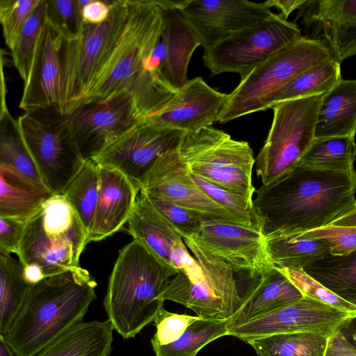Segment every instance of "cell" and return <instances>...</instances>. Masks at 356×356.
<instances>
[{"mask_svg": "<svg viewBox=\"0 0 356 356\" xmlns=\"http://www.w3.org/2000/svg\"><path fill=\"white\" fill-rule=\"evenodd\" d=\"M129 233L145 245L165 266L191 280L202 276V270L192 257L183 238L167 219L140 191L127 221Z\"/></svg>", "mask_w": 356, "mask_h": 356, "instance_id": "d6986e66", "label": "cell"}, {"mask_svg": "<svg viewBox=\"0 0 356 356\" xmlns=\"http://www.w3.org/2000/svg\"><path fill=\"white\" fill-rule=\"evenodd\" d=\"M111 1L91 0L83 7L81 15L83 23L99 24L104 22L109 16Z\"/></svg>", "mask_w": 356, "mask_h": 356, "instance_id": "c3c4849f", "label": "cell"}, {"mask_svg": "<svg viewBox=\"0 0 356 356\" xmlns=\"http://www.w3.org/2000/svg\"><path fill=\"white\" fill-rule=\"evenodd\" d=\"M99 172V165L94 159L86 161L63 193L81 220L88 237L98 199Z\"/></svg>", "mask_w": 356, "mask_h": 356, "instance_id": "d590c367", "label": "cell"}, {"mask_svg": "<svg viewBox=\"0 0 356 356\" xmlns=\"http://www.w3.org/2000/svg\"><path fill=\"white\" fill-rule=\"evenodd\" d=\"M298 17L309 38L321 42L340 63L356 55V0L305 1Z\"/></svg>", "mask_w": 356, "mask_h": 356, "instance_id": "44dd1931", "label": "cell"}, {"mask_svg": "<svg viewBox=\"0 0 356 356\" xmlns=\"http://www.w3.org/2000/svg\"><path fill=\"white\" fill-rule=\"evenodd\" d=\"M0 356H16L1 335H0Z\"/></svg>", "mask_w": 356, "mask_h": 356, "instance_id": "816d5d0a", "label": "cell"}, {"mask_svg": "<svg viewBox=\"0 0 356 356\" xmlns=\"http://www.w3.org/2000/svg\"><path fill=\"white\" fill-rule=\"evenodd\" d=\"M146 195L183 240L194 235L204 223L198 216L187 209L166 200Z\"/></svg>", "mask_w": 356, "mask_h": 356, "instance_id": "7bdbcfd3", "label": "cell"}, {"mask_svg": "<svg viewBox=\"0 0 356 356\" xmlns=\"http://www.w3.org/2000/svg\"><path fill=\"white\" fill-rule=\"evenodd\" d=\"M264 238L272 264L280 269L304 270L330 253V245L323 238H302L297 234H273Z\"/></svg>", "mask_w": 356, "mask_h": 356, "instance_id": "f1b7e54d", "label": "cell"}, {"mask_svg": "<svg viewBox=\"0 0 356 356\" xmlns=\"http://www.w3.org/2000/svg\"><path fill=\"white\" fill-rule=\"evenodd\" d=\"M99 175L98 199L89 243L111 236L127 223L140 191L139 185L119 170L99 165Z\"/></svg>", "mask_w": 356, "mask_h": 356, "instance_id": "cb8c5ba5", "label": "cell"}, {"mask_svg": "<svg viewBox=\"0 0 356 356\" xmlns=\"http://www.w3.org/2000/svg\"><path fill=\"white\" fill-rule=\"evenodd\" d=\"M193 177L202 190L214 202L241 219L248 227L259 230L253 206L250 200L238 194L229 192L194 175Z\"/></svg>", "mask_w": 356, "mask_h": 356, "instance_id": "ab89813d", "label": "cell"}, {"mask_svg": "<svg viewBox=\"0 0 356 356\" xmlns=\"http://www.w3.org/2000/svg\"><path fill=\"white\" fill-rule=\"evenodd\" d=\"M229 335L228 320L200 318L177 341L167 345H152L156 356H196L210 342Z\"/></svg>", "mask_w": 356, "mask_h": 356, "instance_id": "8d00e7d4", "label": "cell"}, {"mask_svg": "<svg viewBox=\"0 0 356 356\" xmlns=\"http://www.w3.org/2000/svg\"><path fill=\"white\" fill-rule=\"evenodd\" d=\"M40 0H0V21L5 42L10 49Z\"/></svg>", "mask_w": 356, "mask_h": 356, "instance_id": "60d3db41", "label": "cell"}, {"mask_svg": "<svg viewBox=\"0 0 356 356\" xmlns=\"http://www.w3.org/2000/svg\"><path fill=\"white\" fill-rule=\"evenodd\" d=\"M56 118L85 161L96 157L140 120L127 93L69 113L56 111Z\"/></svg>", "mask_w": 356, "mask_h": 356, "instance_id": "4fadbf2b", "label": "cell"}, {"mask_svg": "<svg viewBox=\"0 0 356 356\" xmlns=\"http://www.w3.org/2000/svg\"><path fill=\"white\" fill-rule=\"evenodd\" d=\"M25 224L14 218L0 217V252L19 255Z\"/></svg>", "mask_w": 356, "mask_h": 356, "instance_id": "bcb514c9", "label": "cell"}, {"mask_svg": "<svg viewBox=\"0 0 356 356\" xmlns=\"http://www.w3.org/2000/svg\"><path fill=\"white\" fill-rule=\"evenodd\" d=\"M249 285L241 297V305L228 320V329L245 324L297 302L302 293L284 271L270 267L248 279Z\"/></svg>", "mask_w": 356, "mask_h": 356, "instance_id": "d4e9b609", "label": "cell"}, {"mask_svg": "<svg viewBox=\"0 0 356 356\" xmlns=\"http://www.w3.org/2000/svg\"><path fill=\"white\" fill-rule=\"evenodd\" d=\"M178 149L193 175L253 200L255 159L248 142L211 126L185 132Z\"/></svg>", "mask_w": 356, "mask_h": 356, "instance_id": "ba28073f", "label": "cell"}, {"mask_svg": "<svg viewBox=\"0 0 356 356\" xmlns=\"http://www.w3.org/2000/svg\"><path fill=\"white\" fill-rule=\"evenodd\" d=\"M255 193L254 209L264 237L303 233L329 225L356 202V170L296 165Z\"/></svg>", "mask_w": 356, "mask_h": 356, "instance_id": "7a4b0ae2", "label": "cell"}, {"mask_svg": "<svg viewBox=\"0 0 356 356\" xmlns=\"http://www.w3.org/2000/svg\"><path fill=\"white\" fill-rule=\"evenodd\" d=\"M356 159L355 137L314 138L296 165L328 171L353 170Z\"/></svg>", "mask_w": 356, "mask_h": 356, "instance_id": "1f68e13d", "label": "cell"}, {"mask_svg": "<svg viewBox=\"0 0 356 356\" xmlns=\"http://www.w3.org/2000/svg\"><path fill=\"white\" fill-rule=\"evenodd\" d=\"M47 22L63 40L77 37L83 26L78 0H46Z\"/></svg>", "mask_w": 356, "mask_h": 356, "instance_id": "f35d334b", "label": "cell"}, {"mask_svg": "<svg viewBox=\"0 0 356 356\" xmlns=\"http://www.w3.org/2000/svg\"><path fill=\"white\" fill-rule=\"evenodd\" d=\"M356 134V79H341L325 92L319 107L315 138Z\"/></svg>", "mask_w": 356, "mask_h": 356, "instance_id": "484cf974", "label": "cell"}, {"mask_svg": "<svg viewBox=\"0 0 356 356\" xmlns=\"http://www.w3.org/2000/svg\"><path fill=\"white\" fill-rule=\"evenodd\" d=\"M177 274L136 239L122 248L103 302L113 330L128 339L154 322L163 308L161 297Z\"/></svg>", "mask_w": 356, "mask_h": 356, "instance_id": "277c9868", "label": "cell"}, {"mask_svg": "<svg viewBox=\"0 0 356 356\" xmlns=\"http://www.w3.org/2000/svg\"><path fill=\"white\" fill-rule=\"evenodd\" d=\"M329 225L337 227L356 226V202L348 211L336 218Z\"/></svg>", "mask_w": 356, "mask_h": 356, "instance_id": "f907efd6", "label": "cell"}, {"mask_svg": "<svg viewBox=\"0 0 356 356\" xmlns=\"http://www.w3.org/2000/svg\"><path fill=\"white\" fill-rule=\"evenodd\" d=\"M61 35L46 22L41 31L19 106L24 112L45 108L59 111ZM60 112V111H59Z\"/></svg>", "mask_w": 356, "mask_h": 356, "instance_id": "7402d4cb", "label": "cell"}, {"mask_svg": "<svg viewBox=\"0 0 356 356\" xmlns=\"http://www.w3.org/2000/svg\"><path fill=\"white\" fill-rule=\"evenodd\" d=\"M297 234L302 238L326 240L330 245V254L334 255H345L356 250V226L327 225Z\"/></svg>", "mask_w": 356, "mask_h": 356, "instance_id": "f6af8a7d", "label": "cell"}, {"mask_svg": "<svg viewBox=\"0 0 356 356\" xmlns=\"http://www.w3.org/2000/svg\"><path fill=\"white\" fill-rule=\"evenodd\" d=\"M178 11L204 51L275 14L266 1L246 0H186Z\"/></svg>", "mask_w": 356, "mask_h": 356, "instance_id": "2e32d148", "label": "cell"}, {"mask_svg": "<svg viewBox=\"0 0 356 356\" xmlns=\"http://www.w3.org/2000/svg\"><path fill=\"white\" fill-rule=\"evenodd\" d=\"M46 0H40L10 49L14 66L24 83L27 81L36 46L47 22Z\"/></svg>", "mask_w": 356, "mask_h": 356, "instance_id": "74e56055", "label": "cell"}, {"mask_svg": "<svg viewBox=\"0 0 356 356\" xmlns=\"http://www.w3.org/2000/svg\"><path fill=\"white\" fill-rule=\"evenodd\" d=\"M355 318L354 314L303 296L273 313L229 329V335L245 342L281 333L313 332L330 337Z\"/></svg>", "mask_w": 356, "mask_h": 356, "instance_id": "e0dca14e", "label": "cell"}, {"mask_svg": "<svg viewBox=\"0 0 356 356\" xmlns=\"http://www.w3.org/2000/svg\"><path fill=\"white\" fill-rule=\"evenodd\" d=\"M341 79V63L329 58L303 71L282 87L275 95L271 108L280 102L323 95Z\"/></svg>", "mask_w": 356, "mask_h": 356, "instance_id": "e575fe53", "label": "cell"}, {"mask_svg": "<svg viewBox=\"0 0 356 356\" xmlns=\"http://www.w3.org/2000/svg\"><path fill=\"white\" fill-rule=\"evenodd\" d=\"M107 19L83 23L80 34L63 40L59 52L61 114L80 106L111 54L126 22L129 0L112 1Z\"/></svg>", "mask_w": 356, "mask_h": 356, "instance_id": "8992f818", "label": "cell"}, {"mask_svg": "<svg viewBox=\"0 0 356 356\" xmlns=\"http://www.w3.org/2000/svg\"><path fill=\"white\" fill-rule=\"evenodd\" d=\"M55 108L24 112L18 118L23 140L53 194H63L85 160L56 118Z\"/></svg>", "mask_w": 356, "mask_h": 356, "instance_id": "8fae6325", "label": "cell"}, {"mask_svg": "<svg viewBox=\"0 0 356 356\" xmlns=\"http://www.w3.org/2000/svg\"><path fill=\"white\" fill-rule=\"evenodd\" d=\"M0 167H3L33 184L49 189L23 140L17 119L8 109L0 114Z\"/></svg>", "mask_w": 356, "mask_h": 356, "instance_id": "f546056e", "label": "cell"}, {"mask_svg": "<svg viewBox=\"0 0 356 356\" xmlns=\"http://www.w3.org/2000/svg\"><path fill=\"white\" fill-rule=\"evenodd\" d=\"M97 284L81 266L30 286L23 305L3 336L16 356H33L83 322Z\"/></svg>", "mask_w": 356, "mask_h": 356, "instance_id": "3957f363", "label": "cell"}, {"mask_svg": "<svg viewBox=\"0 0 356 356\" xmlns=\"http://www.w3.org/2000/svg\"><path fill=\"white\" fill-rule=\"evenodd\" d=\"M140 191L194 213L204 223L226 222L248 227L202 190L178 148L165 152L156 160L143 179Z\"/></svg>", "mask_w": 356, "mask_h": 356, "instance_id": "5bb4252c", "label": "cell"}, {"mask_svg": "<svg viewBox=\"0 0 356 356\" xmlns=\"http://www.w3.org/2000/svg\"><path fill=\"white\" fill-rule=\"evenodd\" d=\"M52 195L49 189L0 167V217L26 222Z\"/></svg>", "mask_w": 356, "mask_h": 356, "instance_id": "83f0119b", "label": "cell"}, {"mask_svg": "<svg viewBox=\"0 0 356 356\" xmlns=\"http://www.w3.org/2000/svg\"><path fill=\"white\" fill-rule=\"evenodd\" d=\"M113 330L108 319L104 321H83L33 356H110Z\"/></svg>", "mask_w": 356, "mask_h": 356, "instance_id": "4316f807", "label": "cell"}, {"mask_svg": "<svg viewBox=\"0 0 356 356\" xmlns=\"http://www.w3.org/2000/svg\"><path fill=\"white\" fill-rule=\"evenodd\" d=\"M324 356H356V345L338 330L328 337Z\"/></svg>", "mask_w": 356, "mask_h": 356, "instance_id": "7dc6e473", "label": "cell"}, {"mask_svg": "<svg viewBox=\"0 0 356 356\" xmlns=\"http://www.w3.org/2000/svg\"><path fill=\"white\" fill-rule=\"evenodd\" d=\"M228 99L229 94L197 76L189 79L161 110L143 119L161 127L195 131L218 122Z\"/></svg>", "mask_w": 356, "mask_h": 356, "instance_id": "ffe728a7", "label": "cell"}, {"mask_svg": "<svg viewBox=\"0 0 356 356\" xmlns=\"http://www.w3.org/2000/svg\"><path fill=\"white\" fill-rule=\"evenodd\" d=\"M348 338L356 345V327L351 331V335Z\"/></svg>", "mask_w": 356, "mask_h": 356, "instance_id": "f5cc1de1", "label": "cell"}, {"mask_svg": "<svg viewBox=\"0 0 356 356\" xmlns=\"http://www.w3.org/2000/svg\"><path fill=\"white\" fill-rule=\"evenodd\" d=\"M327 336L313 332L275 334L248 340L257 356H324Z\"/></svg>", "mask_w": 356, "mask_h": 356, "instance_id": "836d02e7", "label": "cell"}, {"mask_svg": "<svg viewBox=\"0 0 356 356\" xmlns=\"http://www.w3.org/2000/svg\"><path fill=\"white\" fill-rule=\"evenodd\" d=\"M200 46L177 10H165L162 33L149 61V70L178 90L188 81V67Z\"/></svg>", "mask_w": 356, "mask_h": 356, "instance_id": "603a6c76", "label": "cell"}, {"mask_svg": "<svg viewBox=\"0 0 356 356\" xmlns=\"http://www.w3.org/2000/svg\"><path fill=\"white\" fill-rule=\"evenodd\" d=\"M200 318L197 316L172 313L163 307L154 321L156 331L151 340L152 345H167L177 341Z\"/></svg>", "mask_w": 356, "mask_h": 356, "instance_id": "ee69618b", "label": "cell"}, {"mask_svg": "<svg viewBox=\"0 0 356 356\" xmlns=\"http://www.w3.org/2000/svg\"><path fill=\"white\" fill-rule=\"evenodd\" d=\"M184 241L200 266L202 276L191 280L179 273L170 280L161 299L179 303L201 318L229 320L242 302L234 272L190 238Z\"/></svg>", "mask_w": 356, "mask_h": 356, "instance_id": "30bf717a", "label": "cell"}, {"mask_svg": "<svg viewBox=\"0 0 356 356\" xmlns=\"http://www.w3.org/2000/svg\"><path fill=\"white\" fill-rule=\"evenodd\" d=\"M188 238L245 279L275 266L268 255L264 236L253 227L207 222Z\"/></svg>", "mask_w": 356, "mask_h": 356, "instance_id": "ac0fdd59", "label": "cell"}, {"mask_svg": "<svg viewBox=\"0 0 356 356\" xmlns=\"http://www.w3.org/2000/svg\"><path fill=\"white\" fill-rule=\"evenodd\" d=\"M269 8H277L279 15L287 20L289 15L295 10L300 9L305 3V0H268L266 1Z\"/></svg>", "mask_w": 356, "mask_h": 356, "instance_id": "681fc988", "label": "cell"}, {"mask_svg": "<svg viewBox=\"0 0 356 356\" xmlns=\"http://www.w3.org/2000/svg\"><path fill=\"white\" fill-rule=\"evenodd\" d=\"M304 270L338 296L356 305V250L345 255L330 253Z\"/></svg>", "mask_w": 356, "mask_h": 356, "instance_id": "4dcf8cb0", "label": "cell"}, {"mask_svg": "<svg viewBox=\"0 0 356 356\" xmlns=\"http://www.w3.org/2000/svg\"><path fill=\"white\" fill-rule=\"evenodd\" d=\"M291 282L307 296L356 315V305L338 296L302 269H282Z\"/></svg>", "mask_w": 356, "mask_h": 356, "instance_id": "b9f144b4", "label": "cell"}, {"mask_svg": "<svg viewBox=\"0 0 356 356\" xmlns=\"http://www.w3.org/2000/svg\"><path fill=\"white\" fill-rule=\"evenodd\" d=\"M303 35L298 25L275 13L204 51V65L211 75L236 73L241 78L275 53Z\"/></svg>", "mask_w": 356, "mask_h": 356, "instance_id": "7c38bea8", "label": "cell"}, {"mask_svg": "<svg viewBox=\"0 0 356 356\" xmlns=\"http://www.w3.org/2000/svg\"><path fill=\"white\" fill-rule=\"evenodd\" d=\"M88 234L63 194H54L25 224L18 255L26 282L80 267Z\"/></svg>", "mask_w": 356, "mask_h": 356, "instance_id": "5b68a950", "label": "cell"}, {"mask_svg": "<svg viewBox=\"0 0 356 356\" xmlns=\"http://www.w3.org/2000/svg\"><path fill=\"white\" fill-rule=\"evenodd\" d=\"M164 13L160 0H129L123 30L80 106L127 93L141 120L170 101L177 90L149 70L150 56L162 33Z\"/></svg>", "mask_w": 356, "mask_h": 356, "instance_id": "6da1fadb", "label": "cell"}, {"mask_svg": "<svg viewBox=\"0 0 356 356\" xmlns=\"http://www.w3.org/2000/svg\"><path fill=\"white\" fill-rule=\"evenodd\" d=\"M184 133L141 119L92 159L101 166L119 170L140 187L156 160L179 147Z\"/></svg>", "mask_w": 356, "mask_h": 356, "instance_id": "9a60e30c", "label": "cell"}, {"mask_svg": "<svg viewBox=\"0 0 356 356\" xmlns=\"http://www.w3.org/2000/svg\"><path fill=\"white\" fill-rule=\"evenodd\" d=\"M332 58L321 42L302 36L283 47L241 78L218 122L271 108L277 92L303 71Z\"/></svg>", "mask_w": 356, "mask_h": 356, "instance_id": "52a82bcc", "label": "cell"}, {"mask_svg": "<svg viewBox=\"0 0 356 356\" xmlns=\"http://www.w3.org/2000/svg\"><path fill=\"white\" fill-rule=\"evenodd\" d=\"M24 268L10 254L0 252V335H5L19 312L30 288Z\"/></svg>", "mask_w": 356, "mask_h": 356, "instance_id": "d6a6232c", "label": "cell"}, {"mask_svg": "<svg viewBox=\"0 0 356 356\" xmlns=\"http://www.w3.org/2000/svg\"><path fill=\"white\" fill-rule=\"evenodd\" d=\"M323 95L273 106L272 124L255 159L256 172L262 185H268L291 171L309 149L315 138Z\"/></svg>", "mask_w": 356, "mask_h": 356, "instance_id": "9c48e42d", "label": "cell"}]
</instances>
